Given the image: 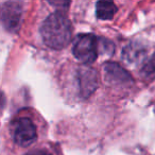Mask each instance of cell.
<instances>
[{
  "instance_id": "obj_1",
  "label": "cell",
  "mask_w": 155,
  "mask_h": 155,
  "mask_svg": "<svg viewBox=\"0 0 155 155\" xmlns=\"http://www.w3.org/2000/svg\"><path fill=\"white\" fill-rule=\"evenodd\" d=\"M44 41L52 49H63L71 41L72 28L70 20L62 12L50 14L41 27Z\"/></svg>"
},
{
  "instance_id": "obj_5",
  "label": "cell",
  "mask_w": 155,
  "mask_h": 155,
  "mask_svg": "<svg viewBox=\"0 0 155 155\" xmlns=\"http://www.w3.org/2000/svg\"><path fill=\"white\" fill-rule=\"evenodd\" d=\"M105 79L108 83L115 85H129L133 82L130 73L116 63H106L104 65Z\"/></svg>"
},
{
  "instance_id": "obj_6",
  "label": "cell",
  "mask_w": 155,
  "mask_h": 155,
  "mask_svg": "<svg viewBox=\"0 0 155 155\" xmlns=\"http://www.w3.org/2000/svg\"><path fill=\"white\" fill-rule=\"evenodd\" d=\"M79 80H80V89L83 97L87 98L96 91L98 86L97 72L89 67H83L79 71Z\"/></svg>"
},
{
  "instance_id": "obj_10",
  "label": "cell",
  "mask_w": 155,
  "mask_h": 155,
  "mask_svg": "<svg viewBox=\"0 0 155 155\" xmlns=\"http://www.w3.org/2000/svg\"><path fill=\"white\" fill-rule=\"evenodd\" d=\"M26 155H51L48 151L43 150V149H36V150H32L28 152Z\"/></svg>"
},
{
  "instance_id": "obj_2",
  "label": "cell",
  "mask_w": 155,
  "mask_h": 155,
  "mask_svg": "<svg viewBox=\"0 0 155 155\" xmlns=\"http://www.w3.org/2000/svg\"><path fill=\"white\" fill-rule=\"evenodd\" d=\"M72 52L79 61L85 64H91L99 53L97 38L91 34L78 35L73 44Z\"/></svg>"
},
{
  "instance_id": "obj_4",
  "label": "cell",
  "mask_w": 155,
  "mask_h": 155,
  "mask_svg": "<svg viewBox=\"0 0 155 155\" xmlns=\"http://www.w3.org/2000/svg\"><path fill=\"white\" fill-rule=\"evenodd\" d=\"M22 15V3L16 1H9L3 3L1 9L2 24L5 29L11 32H15L18 29Z\"/></svg>"
},
{
  "instance_id": "obj_3",
  "label": "cell",
  "mask_w": 155,
  "mask_h": 155,
  "mask_svg": "<svg viewBox=\"0 0 155 155\" xmlns=\"http://www.w3.org/2000/svg\"><path fill=\"white\" fill-rule=\"evenodd\" d=\"M14 140L20 147H29L36 140V127L28 118H20L14 127Z\"/></svg>"
},
{
  "instance_id": "obj_7",
  "label": "cell",
  "mask_w": 155,
  "mask_h": 155,
  "mask_svg": "<svg viewBox=\"0 0 155 155\" xmlns=\"http://www.w3.org/2000/svg\"><path fill=\"white\" fill-rule=\"evenodd\" d=\"M146 51L138 44H130L123 49V60L130 64H138L143 61Z\"/></svg>"
},
{
  "instance_id": "obj_8",
  "label": "cell",
  "mask_w": 155,
  "mask_h": 155,
  "mask_svg": "<svg viewBox=\"0 0 155 155\" xmlns=\"http://www.w3.org/2000/svg\"><path fill=\"white\" fill-rule=\"evenodd\" d=\"M97 17L102 20L112 19L113 16L116 14L117 8L113 2L110 1H99L97 3Z\"/></svg>"
},
{
  "instance_id": "obj_9",
  "label": "cell",
  "mask_w": 155,
  "mask_h": 155,
  "mask_svg": "<svg viewBox=\"0 0 155 155\" xmlns=\"http://www.w3.org/2000/svg\"><path fill=\"white\" fill-rule=\"evenodd\" d=\"M140 73L143 78H155V53L144 63Z\"/></svg>"
}]
</instances>
